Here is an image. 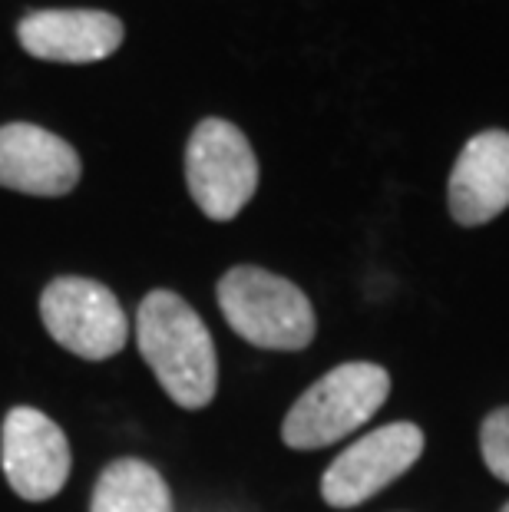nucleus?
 <instances>
[{"mask_svg":"<svg viewBox=\"0 0 509 512\" xmlns=\"http://www.w3.org/2000/svg\"><path fill=\"white\" fill-rule=\"evenodd\" d=\"M450 215L460 225H486L509 209V133L486 129L453 162L447 185Z\"/></svg>","mask_w":509,"mask_h":512,"instance_id":"9","label":"nucleus"},{"mask_svg":"<svg viewBox=\"0 0 509 512\" xmlns=\"http://www.w3.org/2000/svg\"><path fill=\"white\" fill-rule=\"evenodd\" d=\"M387 394H391V377L384 367L367 361L334 367L295 400L281 427V440L291 450H318L338 443L364 427L381 410Z\"/></svg>","mask_w":509,"mask_h":512,"instance_id":"3","label":"nucleus"},{"mask_svg":"<svg viewBox=\"0 0 509 512\" xmlns=\"http://www.w3.org/2000/svg\"><path fill=\"white\" fill-rule=\"evenodd\" d=\"M4 476L17 496L30 503L57 496L70 476V443L50 417L34 407H14L4 420L0 443Z\"/></svg>","mask_w":509,"mask_h":512,"instance_id":"7","label":"nucleus"},{"mask_svg":"<svg viewBox=\"0 0 509 512\" xmlns=\"http://www.w3.org/2000/svg\"><path fill=\"white\" fill-rule=\"evenodd\" d=\"M500 512H509V503H506V506H503V509H500Z\"/></svg>","mask_w":509,"mask_h":512,"instance_id":"13","label":"nucleus"},{"mask_svg":"<svg viewBox=\"0 0 509 512\" xmlns=\"http://www.w3.org/2000/svg\"><path fill=\"white\" fill-rule=\"evenodd\" d=\"M424 453V433L414 423H387L351 443L321 476V496L334 509L361 506L404 476Z\"/></svg>","mask_w":509,"mask_h":512,"instance_id":"6","label":"nucleus"},{"mask_svg":"<svg viewBox=\"0 0 509 512\" xmlns=\"http://www.w3.org/2000/svg\"><path fill=\"white\" fill-rule=\"evenodd\" d=\"M40 314L50 337L83 361H106L123 351L129 324L116 294L93 278L67 275L43 288Z\"/></svg>","mask_w":509,"mask_h":512,"instance_id":"5","label":"nucleus"},{"mask_svg":"<svg viewBox=\"0 0 509 512\" xmlns=\"http://www.w3.org/2000/svg\"><path fill=\"white\" fill-rule=\"evenodd\" d=\"M186 182L212 222H232L258 189V159L229 119H202L186 149Z\"/></svg>","mask_w":509,"mask_h":512,"instance_id":"4","label":"nucleus"},{"mask_svg":"<svg viewBox=\"0 0 509 512\" xmlns=\"http://www.w3.org/2000/svg\"><path fill=\"white\" fill-rule=\"evenodd\" d=\"M90 512H172V493L156 466L116 460L96 479Z\"/></svg>","mask_w":509,"mask_h":512,"instance_id":"11","label":"nucleus"},{"mask_svg":"<svg viewBox=\"0 0 509 512\" xmlns=\"http://www.w3.org/2000/svg\"><path fill=\"white\" fill-rule=\"evenodd\" d=\"M17 40L37 60L96 63L119 50L123 24L103 10H37L20 20Z\"/></svg>","mask_w":509,"mask_h":512,"instance_id":"10","label":"nucleus"},{"mask_svg":"<svg viewBox=\"0 0 509 512\" xmlns=\"http://www.w3.org/2000/svg\"><path fill=\"white\" fill-rule=\"evenodd\" d=\"M80 156L67 139L34 123L0 126V185L40 199L77 189Z\"/></svg>","mask_w":509,"mask_h":512,"instance_id":"8","label":"nucleus"},{"mask_svg":"<svg viewBox=\"0 0 509 512\" xmlns=\"http://www.w3.org/2000/svg\"><path fill=\"white\" fill-rule=\"evenodd\" d=\"M136 341L162 390L186 410L209 407L219 387V361L205 321L172 291H153L139 304Z\"/></svg>","mask_w":509,"mask_h":512,"instance_id":"1","label":"nucleus"},{"mask_svg":"<svg viewBox=\"0 0 509 512\" xmlns=\"http://www.w3.org/2000/svg\"><path fill=\"white\" fill-rule=\"evenodd\" d=\"M219 308L235 334L265 351H301L318 328L308 294L295 281L252 265L225 271Z\"/></svg>","mask_w":509,"mask_h":512,"instance_id":"2","label":"nucleus"},{"mask_svg":"<svg viewBox=\"0 0 509 512\" xmlns=\"http://www.w3.org/2000/svg\"><path fill=\"white\" fill-rule=\"evenodd\" d=\"M480 453L490 473L509 483V407L493 410L480 427Z\"/></svg>","mask_w":509,"mask_h":512,"instance_id":"12","label":"nucleus"}]
</instances>
